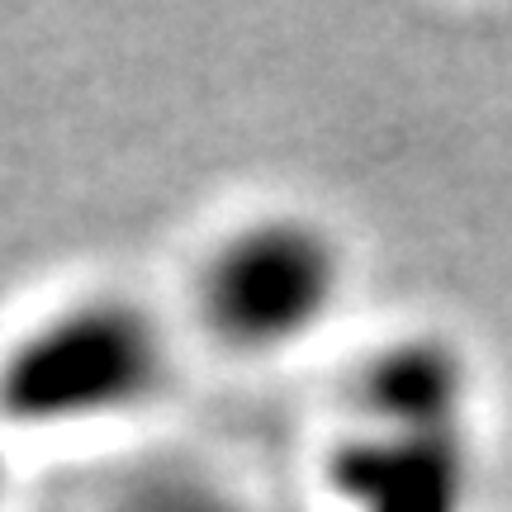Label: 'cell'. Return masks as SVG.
<instances>
[{
    "label": "cell",
    "instance_id": "obj_1",
    "mask_svg": "<svg viewBox=\"0 0 512 512\" xmlns=\"http://www.w3.org/2000/svg\"><path fill=\"white\" fill-rule=\"evenodd\" d=\"M166 380V337L128 299H76L0 356V422L53 432L143 408Z\"/></svg>",
    "mask_w": 512,
    "mask_h": 512
},
{
    "label": "cell",
    "instance_id": "obj_2",
    "mask_svg": "<svg viewBox=\"0 0 512 512\" xmlns=\"http://www.w3.org/2000/svg\"><path fill=\"white\" fill-rule=\"evenodd\" d=\"M342 294V252L318 223L271 214L233 228L200 266L204 328L233 351H290Z\"/></svg>",
    "mask_w": 512,
    "mask_h": 512
},
{
    "label": "cell",
    "instance_id": "obj_3",
    "mask_svg": "<svg viewBox=\"0 0 512 512\" xmlns=\"http://www.w3.org/2000/svg\"><path fill=\"white\" fill-rule=\"evenodd\" d=\"M465 422L356 418V432L337 446L332 460L342 508L475 512V451Z\"/></svg>",
    "mask_w": 512,
    "mask_h": 512
},
{
    "label": "cell",
    "instance_id": "obj_4",
    "mask_svg": "<svg viewBox=\"0 0 512 512\" xmlns=\"http://www.w3.org/2000/svg\"><path fill=\"white\" fill-rule=\"evenodd\" d=\"M119 512H261V508H252L247 498L228 494V489L209 484V479L157 475V479H143L138 489H128Z\"/></svg>",
    "mask_w": 512,
    "mask_h": 512
},
{
    "label": "cell",
    "instance_id": "obj_5",
    "mask_svg": "<svg viewBox=\"0 0 512 512\" xmlns=\"http://www.w3.org/2000/svg\"><path fill=\"white\" fill-rule=\"evenodd\" d=\"M0 489H5V451H0Z\"/></svg>",
    "mask_w": 512,
    "mask_h": 512
}]
</instances>
